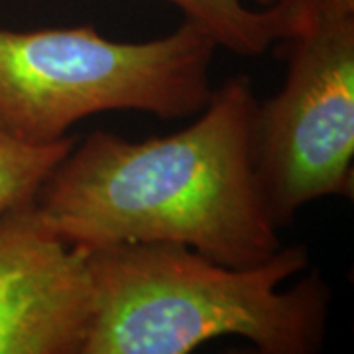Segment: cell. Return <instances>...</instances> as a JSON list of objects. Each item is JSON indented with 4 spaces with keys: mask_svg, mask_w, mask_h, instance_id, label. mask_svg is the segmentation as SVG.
Here are the masks:
<instances>
[{
    "mask_svg": "<svg viewBox=\"0 0 354 354\" xmlns=\"http://www.w3.org/2000/svg\"><path fill=\"white\" fill-rule=\"evenodd\" d=\"M216 48L191 20L136 44L106 39L93 26L0 28V130L26 144H53L109 111L195 116L213 95Z\"/></svg>",
    "mask_w": 354,
    "mask_h": 354,
    "instance_id": "3957f363",
    "label": "cell"
},
{
    "mask_svg": "<svg viewBox=\"0 0 354 354\" xmlns=\"http://www.w3.org/2000/svg\"><path fill=\"white\" fill-rule=\"evenodd\" d=\"M305 2L283 87L258 106L256 167L278 228L311 201L353 197L354 6Z\"/></svg>",
    "mask_w": 354,
    "mask_h": 354,
    "instance_id": "277c9868",
    "label": "cell"
},
{
    "mask_svg": "<svg viewBox=\"0 0 354 354\" xmlns=\"http://www.w3.org/2000/svg\"><path fill=\"white\" fill-rule=\"evenodd\" d=\"M75 140L26 144L0 130V216L36 203L39 191Z\"/></svg>",
    "mask_w": 354,
    "mask_h": 354,
    "instance_id": "52a82bcc",
    "label": "cell"
},
{
    "mask_svg": "<svg viewBox=\"0 0 354 354\" xmlns=\"http://www.w3.org/2000/svg\"><path fill=\"white\" fill-rule=\"evenodd\" d=\"M177 6L185 20L199 24L216 46L239 55H262L291 38L307 20L305 0H278L266 8H248L242 0H162Z\"/></svg>",
    "mask_w": 354,
    "mask_h": 354,
    "instance_id": "8992f818",
    "label": "cell"
},
{
    "mask_svg": "<svg viewBox=\"0 0 354 354\" xmlns=\"http://www.w3.org/2000/svg\"><path fill=\"white\" fill-rule=\"evenodd\" d=\"M258 106L239 75L176 134H88L39 191L41 223L79 248L167 242L230 268L262 264L283 244L256 167Z\"/></svg>",
    "mask_w": 354,
    "mask_h": 354,
    "instance_id": "6da1fadb",
    "label": "cell"
},
{
    "mask_svg": "<svg viewBox=\"0 0 354 354\" xmlns=\"http://www.w3.org/2000/svg\"><path fill=\"white\" fill-rule=\"evenodd\" d=\"M225 354H260V353H258V351H256L254 346H250V344H248V346H236V348H228Z\"/></svg>",
    "mask_w": 354,
    "mask_h": 354,
    "instance_id": "ba28073f",
    "label": "cell"
},
{
    "mask_svg": "<svg viewBox=\"0 0 354 354\" xmlns=\"http://www.w3.org/2000/svg\"><path fill=\"white\" fill-rule=\"evenodd\" d=\"M85 250L36 205L0 216V354H77L87 323Z\"/></svg>",
    "mask_w": 354,
    "mask_h": 354,
    "instance_id": "5b68a950",
    "label": "cell"
},
{
    "mask_svg": "<svg viewBox=\"0 0 354 354\" xmlns=\"http://www.w3.org/2000/svg\"><path fill=\"white\" fill-rule=\"evenodd\" d=\"M256 4H258V8H266V6H272L274 2H278V0H254Z\"/></svg>",
    "mask_w": 354,
    "mask_h": 354,
    "instance_id": "9c48e42d",
    "label": "cell"
},
{
    "mask_svg": "<svg viewBox=\"0 0 354 354\" xmlns=\"http://www.w3.org/2000/svg\"><path fill=\"white\" fill-rule=\"evenodd\" d=\"M87 323L77 354H193L239 337L260 354H321L330 290L304 244L250 268L216 264L167 242L83 248Z\"/></svg>",
    "mask_w": 354,
    "mask_h": 354,
    "instance_id": "7a4b0ae2",
    "label": "cell"
}]
</instances>
